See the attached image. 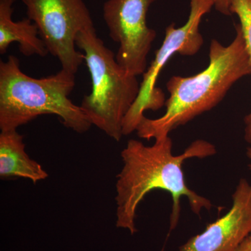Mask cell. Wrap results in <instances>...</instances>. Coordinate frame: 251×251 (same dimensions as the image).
I'll return each mask as SVG.
<instances>
[{
  "mask_svg": "<svg viewBox=\"0 0 251 251\" xmlns=\"http://www.w3.org/2000/svg\"><path fill=\"white\" fill-rule=\"evenodd\" d=\"M247 156L249 160V166H249V169L251 171V145L247 148Z\"/></svg>",
  "mask_w": 251,
  "mask_h": 251,
  "instance_id": "15",
  "label": "cell"
},
{
  "mask_svg": "<svg viewBox=\"0 0 251 251\" xmlns=\"http://www.w3.org/2000/svg\"><path fill=\"white\" fill-rule=\"evenodd\" d=\"M229 11L239 19L246 47L251 61V0H230Z\"/></svg>",
  "mask_w": 251,
  "mask_h": 251,
  "instance_id": "11",
  "label": "cell"
},
{
  "mask_svg": "<svg viewBox=\"0 0 251 251\" xmlns=\"http://www.w3.org/2000/svg\"><path fill=\"white\" fill-rule=\"evenodd\" d=\"M235 251H251V233L243 241Z\"/></svg>",
  "mask_w": 251,
  "mask_h": 251,
  "instance_id": "14",
  "label": "cell"
},
{
  "mask_svg": "<svg viewBox=\"0 0 251 251\" xmlns=\"http://www.w3.org/2000/svg\"><path fill=\"white\" fill-rule=\"evenodd\" d=\"M171 137L155 140L151 146L130 140L122 150L123 168L117 176L115 198L116 226L127 229L133 235L137 232V209L145 196L154 190L169 193L173 199L170 216V232L179 224L181 198L188 200L193 213L201 216L203 209L211 210L212 203L187 186L183 165L193 158H204L216 153L215 145L204 140L193 142L184 152L174 155Z\"/></svg>",
  "mask_w": 251,
  "mask_h": 251,
  "instance_id": "1",
  "label": "cell"
},
{
  "mask_svg": "<svg viewBox=\"0 0 251 251\" xmlns=\"http://www.w3.org/2000/svg\"><path fill=\"white\" fill-rule=\"evenodd\" d=\"M244 140L251 145V112L244 117Z\"/></svg>",
  "mask_w": 251,
  "mask_h": 251,
  "instance_id": "13",
  "label": "cell"
},
{
  "mask_svg": "<svg viewBox=\"0 0 251 251\" xmlns=\"http://www.w3.org/2000/svg\"><path fill=\"white\" fill-rule=\"evenodd\" d=\"M214 4L215 0H190V14L184 25L175 27V23H172L166 27L163 44L155 52L154 59L143 74L138 98L126 115L124 135H130L136 130L146 110L156 111L164 106L165 94L156 86L158 75L175 54L193 56L199 52L204 44L200 25L202 18L210 12Z\"/></svg>",
  "mask_w": 251,
  "mask_h": 251,
  "instance_id": "5",
  "label": "cell"
},
{
  "mask_svg": "<svg viewBox=\"0 0 251 251\" xmlns=\"http://www.w3.org/2000/svg\"><path fill=\"white\" fill-rule=\"evenodd\" d=\"M16 0H0V54H4L12 43H18L24 56L46 57L49 54L39 29L29 18L12 19Z\"/></svg>",
  "mask_w": 251,
  "mask_h": 251,
  "instance_id": "9",
  "label": "cell"
},
{
  "mask_svg": "<svg viewBox=\"0 0 251 251\" xmlns=\"http://www.w3.org/2000/svg\"><path fill=\"white\" fill-rule=\"evenodd\" d=\"M76 46L83 51L92 80V92L83 97L80 107L92 125L120 141L126 115L138 98L140 84L119 64L95 28L79 33Z\"/></svg>",
  "mask_w": 251,
  "mask_h": 251,
  "instance_id": "4",
  "label": "cell"
},
{
  "mask_svg": "<svg viewBox=\"0 0 251 251\" xmlns=\"http://www.w3.org/2000/svg\"><path fill=\"white\" fill-rule=\"evenodd\" d=\"M235 29V37L227 46L211 40L209 64L202 72L170 78L164 115L156 119L144 117L135 130L139 138L156 140L168 136L173 130L215 108L237 81L251 75V61L240 25H237Z\"/></svg>",
  "mask_w": 251,
  "mask_h": 251,
  "instance_id": "2",
  "label": "cell"
},
{
  "mask_svg": "<svg viewBox=\"0 0 251 251\" xmlns=\"http://www.w3.org/2000/svg\"><path fill=\"white\" fill-rule=\"evenodd\" d=\"M158 0H107L103 17L112 40L119 44L116 59L127 72L143 75L156 31L147 23L150 6Z\"/></svg>",
  "mask_w": 251,
  "mask_h": 251,
  "instance_id": "7",
  "label": "cell"
},
{
  "mask_svg": "<svg viewBox=\"0 0 251 251\" xmlns=\"http://www.w3.org/2000/svg\"><path fill=\"white\" fill-rule=\"evenodd\" d=\"M230 6V0H215L214 8L219 13L225 15V16H230L231 13L229 11Z\"/></svg>",
  "mask_w": 251,
  "mask_h": 251,
  "instance_id": "12",
  "label": "cell"
},
{
  "mask_svg": "<svg viewBox=\"0 0 251 251\" xmlns=\"http://www.w3.org/2000/svg\"><path fill=\"white\" fill-rule=\"evenodd\" d=\"M229 211L193 236L179 251H235L251 233V184L242 178L232 196Z\"/></svg>",
  "mask_w": 251,
  "mask_h": 251,
  "instance_id": "8",
  "label": "cell"
},
{
  "mask_svg": "<svg viewBox=\"0 0 251 251\" xmlns=\"http://www.w3.org/2000/svg\"><path fill=\"white\" fill-rule=\"evenodd\" d=\"M22 1L49 53L58 59L63 70L76 74L84 61V54L76 50L77 34L95 28L83 0Z\"/></svg>",
  "mask_w": 251,
  "mask_h": 251,
  "instance_id": "6",
  "label": "cell"
},
{
  "mask_svg": "<svg viewBox=\"0 0 251 251\" xmlns=\"http://www.w3.org/2000/svg\"><path fill=\"white\" fill-rule=\"evenodd\" d=\"M75 75L61 69L54 75L34 78L23 72L16 56L1 60V131L17 130L44 115H56L64 126L80 134L90 130V120L69 97L75 86Z\"/></svg>",
  "mask_w": 251,
  "mask_h": 251,
  "instance_id": "3",
  "label": "cell"
},
{
  "mask_svg": "<svg viewBox=\"0 0 251 251\" xmlns=\"http://www.w3.org/2000/svg\"><path fill=\"white\" fill-rule=\"evenodd\" d=\"M0 176L24 178L34 184L49 177L47 172L26 152L23 136L17 130L0 133Z\"/></svg>",
  "mask_w": 251,
  "mask_h": 251,
  "instance_id": "10",
  "label": "cell"
}]
</instances>
